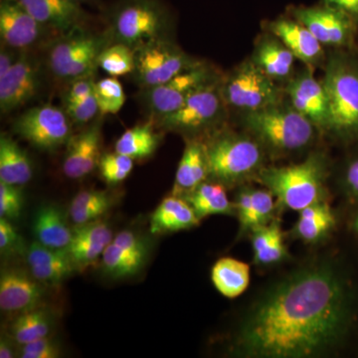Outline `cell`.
<instances>
[{"instance_id": "obj_1", "label": "cell", "mask_w": 358, "mask_h": 358, "mask_svg": "<svg viewBox=\"0 0 358 358\" xmlns=\"http://www.w3.org/2000/svg\"><path fill=\"white\" fill-rule=\"evenodd\" d=\"M353 319L345 278L331 266H313L263 296L240 327L237 350L247 357H317L345 338Z\"/></svg>"}, {"instance_id": "obj_2", "label": "cell", "mask_w": 358, "mask_h": 358, "mask_svg": "<svg viewBox=\"0 0 358 358\" xmlns=\"http://www.w3.org/2000/svg\"><path fill=\"white\" fill-rule=\"evenodd\" d=\"M327 99L326 131L343 141L358 138V61L336 53L327 61L322 81Z\"/></svg>"}, {"instance_id": "obj_3", "label": "cell", "mask_w": 358, "mask_h": 358, "mask_svg": "<svg viewBox=\"0 0 358 358\" xmlns=\"http://www.w3.org/2000/svg\"><path fill=\"white\" fill-rule=\"evenodd\" d=\"M327 173L324 155L313 154L301 164L262 169L258 176L279 203L292 210L301 211L322 201Z\"/></svg>"}, {"instance_id": "obj_4", "label": "cell", "mask_w": 358, "mask_h": 358, "mask_svg": "<svg viewBox=\"0 0 358 358\" xmlns=\"http://www.w3.org/2000/svg\"><path fill=\"white\" fill-rule=\"evenodd\" d=\"M110 39L136 49L164 38L171 16L162 0H119L108 13Z\"/></svg>"}, {"instance_id": "obj_5", "label": "cell", "mask_w": 358, "mask_h": 358, "mask_svg": "<svg viewBox=\"0 0 358 358\" xmlns=\"http://www.w3.org/2000/svg\"><path fill=\"white\" fill-rule=\"evenodd\" d=\"M244 124L261 143L278 152L303 150L312 143L315 131L305 115L282 103L245 113Z\"/></svg>"}, {"instance_id": "obj_6", "label": "cell", "mask_w": 358, "mask_h": 358, "mask_svg": "<svg viewBox=\"0 0 358 358\" xmlns=\"http://www.w3.org/2000/svg\"><path fill=\"white\" fill-rule=\"evenodd\" d=\"M209 176L223 185H234L260 171L264 152L249 136L226 134L206 145Z\"/></svg>"}, {"instance_id": "obj_7", "label": "cell", "mask_w": 358, "mask_h": 358, "mask_svg": "<svg viewBox=\"0 0 358 358\" xmlns=\"http://www.w3.org/2000/svg\"><path fill=\"white\" fill-rule=\"evenodd\" d=\"M110 34L100 35L76 28L52 45L48 66L54 76L64 81L95 74L99 57L109 46Z\"/></svg>"}, {"instance_id": "obj_8", "label": "cell", "mask_w": 358, "mask_h": 358, "mask_svg": "<svg viewBox=\"0 0 358 358\" xmlns=\"http://www.w3.org/2000/svg\"><path fill=\"white\" fill-rule=\"evenodd\" d=\"M224 100L245 113L272 107L282 103L281 91L253 62L242 63L222 87Z\"/></svg>"}, {"instance_id": "obj_9", "label": "cell", "mask_w": 358, "mask_h": 358, "mask_svg": "<svg viewBox=\"0 0 358 358\" xmlns=\"http://www.w3.org/2000/svg\"><path fill=\"white\" fill-rule=\"evenodd\" d=\"M197 63L164 37L136 49L133 74L141 88L150 89L166 83Z\"/></svg>"}, {"instance_id": "obj_10", "label": "cell", "mask_w": 358, "mask_h": 358, "mask_svg": "<svg viewBox=\"0 0 358 358\" xmlns=\"http://www.w3.org/2000/svg\"><path fill=\"white\" fill-rule=\"evenodd\" d=\"M67 113L52 105L26 110L14 121L13 131L33 147L54 152L69 143L72 126Z\"/></svg>"}, {"instance_id": "obj_11", "label": "cell", "mask_w": 358, "mask_h": 358, "mask_svg": "<svg viewBox=\"0 0 358 358\" xmlns=\"http://www.w3.org/2000/svg\"><path fill=\"white\" fill-rule=\"evenodd\" d=\"M222 88L217 80L205 85L188 96L178 110L159 117L160 126L178 133H197L220 121L223 115Z\"/></svg>"}, {"instance_id": "obj_12", "label": "cell", "mask_w": 358, "mask_h": 358, "mask_svg": "<svg viewBox=\"0 0 358 358\" xmlns=\"http://www.w3.org/2000/svg\"><path fill=\"white\" fill-rule=\"evenodd\" d=\"M289 11L322 45L348 48L355 43L358 23L341 9L322 4L293 7Z\"/></svg>"}, {"instance_id": "obj_13", "label": "cell", "mask_w": 358, "mask_h": 358, "mask_svg": "<svg viewBox=\"0 0 358 358\" xmlns=\"http://www.w3.org/2000/svg\"><path fill=\"white\" fill-rule=\"evenodd\" d=\"M214 80L211 68L199 62L166 83L145 89L143 101L152 115L162 117L178 110L188 96Z\"/></svg>"}, {"instance_id": "obj_14", "label": "cell", "mask_w": 358, "mask_h": 358, "mask_svg": "<svg viewBox=\"0 0 358 358\" xmlns=\"http://www.w3.org/2000/svg\"><path fill=\"white\" fill-rule=\"evenodd\" d=\"M40 87L38 63L28 54L21 53L17 62L6 76L0 78V109L2 114L20 109L30 102Z\"/></svg>"}, {"instance_id": "obj_15", "label": "cell", "mask_w": 358, "mask_h": 358, "mask_svg": "<svg viewBox=\"0 0 358 358\" xmlns=\"http://www.w3.org/2000/svg\"><path fill=\"white\" fill-rule=\"evenodd\" d=\"M47 31L18 0H0L2 45L14 50H25L39 42Z\"/></svg>"}, {"instance_id": "obj_16", "label": "cell", "mask_w": 358, "mask_h": 358, "mask_svg": "<svg viewBox=\"0 0 358 358\" xmlns=\"http://www.w3.org/2000/svg\"><path fill=\"white\" fill-rule=\"evenodd\" d=\"M286 93L292 107L319 129H327V99L322 82L313 77L310 66L292 78Z\"/></svg>"}, {"instance_id": "obj_17", "label": "cell", "mask_w": 358, "mask_h": 358, "mask_svg": "<svg viewBox=\"0 0 358 358\" xmlns=\"http://www.w3.org/2000/svg\"><path fill=\"white\" fill-rule=\"evenodd\" d=\"M43 284L20 268H6L0 275V308L6 313H23L40 308L44 300Z\"/></svg>"}, {"instance_id": "obj_18", "label": "cell", "mask_w": 358, "mask_h": 358, "mask_svg": "<svg viewBox=\"0 0 358 358\" xmlns=\"http://www.w3.org/2000/svg\"><path fill=\"white\" fill-rule=\"evenodd\" d=\"M26 10L45 28L69 33L87 20L80 2L75 0H18Z\"/></svg>"}, {"instance_id": "obj_19", "label": "cell", "mask_w": 358, "mask_h": 358, "mask_svg": "<svg viewBox=\"0 0 358 358\" xmlns=\"http://www.w3.org/2000/svg\"><path fill=\"white\" fill-rule=\"evenodd\" d=\"M63 162V173L71 179L89 176L100 162L101 131L94 124L76 136H72Z\"/></svg>"}, {"instance_id": "obj_20", "label": "cell", "mask_w": 358, "mask_h": 358, "mask_svg": "<svg viewBox=\"0 0 358 358\" xmlns=\"http://www.w3.org/2000/svg\"><path fill=\"white\" fill-rule=\"evenodd\" d=\"M268 31L308 66L319 64L324 58L322 44L313 33L298 20L279 18L268 23Z\"/></svg>"}, {"instance_id": "obj_21", "label": "cell", "mask_w": 358, "mask_h": 358, "mask_svg": "<svg viewBox=\"0 0 358 358\" xmlns=\"http://www.w3.org/2000/svg\"><path fill=\"white\" fill-rule=\"evenodd\" d=\"M30 274L42 284H59L76 271L66 249H54L33 242L27 250Z\"/></svg>"}, {"instance_id": "obj_22", "label": "cell", "mask_w": 358, "mask_h": 358, "mask_svg": "<svg viewBox=\"0 0 358 358\" xmlns=\"http://www.w3.org/2000/svg\"><path fill=\"white\" fill-rule=\"evenodd\" d=\"M113 232L100 220L76 225L67 252L77 268L87 267L102 257L106 247L113 241Z\"/></svg>"}, {"instance_id": "obj_23", "label": "cell", "mask_w": 358, "mask_h": 358, "mask_svg": "<svg viewBox=\"0 0 358 358\" xmlns=\"http://www.w3.org/2000/svg\"><path fill=\"white\" fill-rule=\"evenodd\" d=\"M199 221L189 203L173 194L162 200L152 213L150 232L159 235L192 229L199 225Z\"/></svg>"}, {"instance_id": "obj_24", "label": "cell", "mask_w": 358, "mask_h": 358, "mask_svg": "<svg viewBox=\"0 0 358 358\" xmlns=\"http://www.w3.org/2000/svg\"><path fill=\"white\" fill-rule=\"evenodd\" d=\"M206 145L197 141L186 145L176 174L173 195L185 197L208 178Z\"/></svg>"}, {"instance_id": "obj_25", "label": "cell", "mask_w": 358, "mask_h": 358, "mask_svg": "<svg viewBox=\"0 0 358 358\" xmlns=\"http://www.w3.org/2000/svg\"><path fill=\"white\" fill-rule=\"evenodd\" d=\"M33 232L37 242L54 249H67L73 238L64 213L55 205H43L33 218Z\"/></svg>"}, {"instance_id": "obj_26", "label": "cell", "mask_w": 358, "mask_h": 358, "mask_svg": "<svg viewBox=\"0 0 358 358\" xmlns=\"http://www.w3.org/2000/svg\"><path fill=\"white\" fill-rule=\"evenodd\" d=\"M294 54L274 36H266L257 44L252 61L274 81L288 79L293 73Z\"/></svg>"}, {"instance_id": "obj_27", "label": "cell", "mask_w": 358, "mask_h": 358, "mask_svg": "<svg viewBox=\"0 0 358 358\" xmlns=\"http://www.w3.org/2000/svg\"><path fill=\"white\" fill-rule=\"evenodd\" d=\"M275 202L270 190L244 188L238 194L236 210L241 232L266 225L272 217Z\"/></svg>"}, {"instance_id": "obj_28", "label": "cell", "mask_w": 358, "mask_h": 358, "mask_svg": "<svg viewBox=\"0 0 358 358\" xmlns=\"http://www.w3.org/2000/svg\"><path fill=\"white\" fill-rule=\"evenodd\" d=\"M32 162L23 148L6 134L0 138V181L22 186L31 180Z\"/></svg>"}, {"instance_id": "obj_29", "label": "cell", "mask_w": 358, "mask_h": 358, "mask_svg": "<svg viewBox=\"0 0 358 358\" xmlns=\"http://www.w3.org/2000/svg\"><path fill=\"white\" fill-rule=\"evenodd\" d=\"M182 199L189 203L200 220L210 215H231L234 210L224 185L217 181H204Z\"/></svg>"}, {"instance_id": "obj_30", "label": "cell", "mask_w": 358, "mask_h": 358, "mask_svg": "<svg viewBox=\"0 0 358 358\" xmlns=\"http://www.w3.org/2000/svg\"><path fill=\"white\" fill-rule=\"evenodd\" d=\"M211 280L219 293L224 296L237 298L248 288L249 265L236 259H220L212 268Z\"/></svg>"}, {"instance_id": "obj_31", "label": "cell", "mask_w": 358, "mask_h": 358, "mask_svg": "<svg viewBox=\"0 0 358 358\" xmlns=\"http://www.w3.org/2000/svg\"><path fill=\"white\" fill-rule=\"evenodd\" d=\"M159 143L160 134L150 122H147L124 131L115 143V150L134 160L148 159L155 154Z\"/></svg>"}, {"instance_id": "obj_32", "label": "cell", "mask_w": 358, "mask_h": 358, "mask_svg": "<svg viewBox=\"0 0 358 358\" xmlns=\"http://www.w3.org/2000/svg\"><path fill=\"white\" fill-rule=\"evenodd\" d=\"M255 262L259 265H272L287 255L284 234L278 222L268 223L252 231Z\"/></svg>"}, {"instance_id": "obj_33", "label": "cell", "mask_w": 358, "mask_h": 358, "mask_svg": "<svg viewBox=\"0 0 358 358\" xmlns=\"http://www.w3.org/2000/svg\"><path fill=\"white\" fill-rule=\"evenodd\" d=\"M336 225V217L329 204L320 201L310 205L300 211V217L296 224V235L303 241L317 242Z\"/></svg>"}, {"instance_id": "obj_34", "label": "cell", "mask_w": 358, "mask_h": 358, "mask_svg": "<svg viewBox=\"0 0 358 358\" xmlns=\"http://www.w3.org/2000/svg\"><path fill=\"white\" fill-rule=\"evenodd\" d=\"M52 329L50 313L41 308L20 313L11 322V338L22 346L48 336Z\"/></svg>"}, {"instance_id": "obj_35", "label": "cell", "mask_w": 358, "mask_h": 358, "mask_svg": "<svg viewBox=\"0 0 358 358\" xmlns=\"http://www.w3.org/2000/svg\"><path fill=\"white\" fill-rule=\"evenodd\" d=\"M147 261V257L134 255L113 241L106 247L102 255L103 271L114 279H126L138 274Z\"/></svg>"}, {"instance_id": "obj_36", "label": "cell", "mask_w": 358, "mask_h": 358, "mask_svg": "<svg viewBox=\"0 0 358 358\" xmlns=\"http://www.w3.org/2000/svg\"><path fill=\"white\" fill-rule=\"evenodd\" d=\"M98 65L112 77L133 74L136 67V50L122 43L110 44L101 53Z\"/></svg>"}, {"instance_id": "obj_37", "label": "cell", "mask_w": 358, "mask_h": 358, "mask_svg": "<svg viewBox=\"0 0 358 358\" xmlns=\"http://www.w3.org/2000/svg\"><path fill=\"white\" fill-rule=\"evenodd\" d=\"M95 96L101 115L117 114L126 103V93L115 77L96 82Z\"/></svg>"}, {"instance_id": "obj_38", "label": "cell", "mask_w": 358, "mask_h": 358, "mask_svg": "<svg viewBox=\"0 0 358 358\" xmlns=\"http://www.w3.org/2000/svg\"><path fill=\"white\" fill-rule=\"evenodd\" d=\"M99 167L106 182L117 185L127 179L133 171L134 159L115 152V154H108L101 157Z\"/></svg>"}, {"instance_id": "obj_39", "label": "cell", "mask_w": 358, "mask_h": 358, "mask_svg": "<svg viewBox=\"0 0 358 358\" xmlns=\"http://www.w3.org/2000/svg\"><path fill=\"white\" fill-rule=\"evenodd\" d=\"M20 187L0 181V217L7 220L20 218L23 207V195Z\"/></svg>"}, {"instance_id": "obj_40", "label": "cell", "mask_w": 358, "mask_h": 358, "mask_svg": "<svg viewBox=\"0 0 358 358\" xmlns=\"http://www.w3.org/2000/svg\"><path fill=\"white\" fill-rule=\"evenodd\" d=\"M65 112L71 122L76 124H84L92 121L100 113L95 92L83 100L65 105Z\"/></svg>"}, {"instance_id": "obj_41", "label": "cell", "mask_w": 358, "mask_h": 358, "mask_svg": "<svg viewBox=\"0 0 358 358\" xmlns=\"http://www.w3.org/2000/svg\"><path fill=\"white\" fill-rule=\"evenodd\" d=\"M20 355L22 358H58L61 352L58 343L48 336L22 345Z\"/></svg>"}, {"instance_id": "obj_42", "label": "cell", "mask_w": 358, "mask_h": 358, "mask_svg": "<svg viewBox=\"0 0 358 358\" xmlns=\"http://www.w3.org/2000/svg\"><path fill=\"white\" fill-rule=\"evenodd\" d=\"M113 200L110 194L100 190H82L75 195L71 201L70 208H87V207H103L110 209Z\"/></svg>"}, {"instance_id": "obj_43", "label": "cell", "mask_w": 358, "mask_h": 358, "mask_svg": "<svg viewBox=\"0 0 358 358\" xmlns=\"http://www.w3.org/2000/svg\"><path fill=\"white\" fill-rule=\"evenodd\" d=\"M22 240L9 220L0 217V251L2 255H11L21 251Z\"/></svg>"}, {"instance_id": "obj_44", "label": "cell", "mask_w": 358, "mask_h": 358, "mask_svg": "<svg viewBox=\"0 0 358 358\" xmlns=\"http://www.w3.org/2000/svg\"><path fill=\"white\" fill-rule=\"evenodd\" d=\"M113 242L119 245L120 247H122L126 251L134 254V255L147 257L148 258V249L147 243H145V240L140 235H136L133 231H121V232L115 235Z\"/></svg>"}, {"instance_id": "obj_45", "label": "cell", "mask_w": 358, "mask_h": 358, "mask_svg": "<svg viewBox=\"0 0 358 358\" xmlns=\"http://www.w3.org/2000/svg\"><path fill=\"white\" fill-rule=\"evenodd\" d=\"M93 76L94 75H90L72 81L64 96L65 105L83 100L94 93L96 82L94 81Z\"/></svg>"}, {"instance_id": "obj_46", "label": "cell", "mask_w": 358, "mask_h": 358, "mask_svg": "<svg viewBox=\"0 0 358 358\" xmlns=\"http://www.w3.org/2000/svg\"><path fill=\"white\" fill-rule=\"evenodd\" d=\"M343 185L346 194L358 202V157L348 162L343 173Z\"/></svg>"}, {"instance_id": "obj_47", "label": "cell", "mask_w": 358, "mask_h": 358, "mask_svg": "<svg viewBox=\"0 0 358 358\" xmlns=\"http://www.w3.org/2000/svg\"><path fill=\"white\" fill-rule=\"evenodd\" d=\"M14 49L2 45L0 51V78L6 76L7 72L13 67L20 57V54L16 53Z\"/></svg>"}, {"instance_id": "obj_48", "label": "cell", "mask_w": 358, "mask_h": 358, "mask_svg": "<svg viewBox=\"0 0 358 358\" xmlns=\"http://www.w3.org/2000/svg\"><path fill=\"white\" fill-rule=\"evenodd\" d=\"M324 4L345 11L358 23V0H324Z\"/></svg>"}, {"instance_id": "obj_49", "label": "cell", "mask_w": 358, "mask_h": 358, "mask_svg": "<svg viewBox=\"0 0 358 358\" xmlns=\"http://www.w3.org/2000/svg\"><path fill=\"white\" fill-rule=\"evenodd\" d=\"M14 357H15V353H14L13 343L6 338H1V341H0V357L13 358Z\"/></svg>"}, {"instance_id": "obj_50", "label": "cell", "mask_w": 358, "mask_h": 358, "mask_svg": "<svg viewBox=\"0 0 358 358\" xmlns=\"http://www.w3.org/2000/svg\"><path fill=\"white\" fill-rule=\"evenodd\" d=\"M355 230H357L358 232V217L357 218V220H355Z\"/></svg>"}, {"instance_id": "obj_51", "label": "cell", "mask_w": 358, "mask_h": 358, "mask_svg": "<svg viewBox=\"0 0 358 358\" xmlns=\"http://www.w3.org/2000/svg\"><path fill=\"white\" fill-rule=\"evenodd\" d=\"M77 2L93 1V0H75Z\"/></svg>"}]
</instances>
